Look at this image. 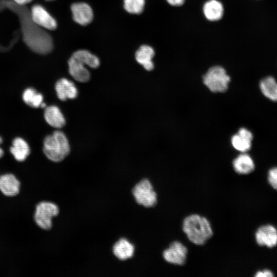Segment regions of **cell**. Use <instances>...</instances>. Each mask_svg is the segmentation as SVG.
I'll return each instance as SVG.
<instances>
[{
    "label": "cell",
    "instance_id": "4fadbf2b",
    "mask_svg": "<svg viewBox=\"0 0 277 277\" xmlns=\"http://www.w3.org/2000/svg\"><path fill=\"white\" fill-rule=\"evenodd\" d=\"M134 246L125 238L120 239L112 247L113 254L121 261H125L131 258L134 255Z\"/></svg>",
    "mask_w": 277,
    "mask_h": 277
},
{
    "label": "cell",
    "instance_id": "d4e9b609",
    "mask_svg": "<svg viewBox=\"0 0 277 277\" xmlns=\"http://www.w3.org/2000/svg\"><path fill=\"white\" fill-rule=\"evenodd\" d=\"M255 276L256 277H271L273 276V274L270 271L265 270L258 272Z\"/></svg>",
    "mask_w": 277,
    "mask_h": 277
},
{
    "label": "cell",
    "instance_id": "8992f818",
    "mask_svg": "<svg viewBox=\"0 0 277 277\" xmlns=\"http://www.w3.org/2000/svg\"><path fill=\"white\" fill-rule=\"evenodd\" d=\"M187 254V247L181 242L175 241L163 251L162 255L168 263L181 266L186 263Z\"/></svg>",
    "mask_w": 277,
    "mask_h": 277
},
{
    "label": "cell",
    "instance_id": "3957f363",
    "mask_svg": "<svg viewBox=\"0 0 277 277\" xmlns=\"http://www.w3.org/2000/svg\"><path fill=\"white\" fill-rule=\"evenodd\" d=\"M230 77L222 66L210 67L203 77L204 84L213 92H224L228 88Z\"/></svg>",
    "mask_w": 277,
    "mask_h": 277
},
{
    "label": "cell",
    "instance_id": "7402d4cb",
    "mask_svg": "<svg viewBox=\"0 0 277 277\" xmlns=\"http://www.w3.org/2000/svg\"><path fill=\"white\" fill-rule=\"evenodd\" d=\"M22 98L25 103L33 108L40 107L43 102V95L32 88L26 89L23 93Z\"/></svg>",
    "mask_w": 277,
    "mask_h": 277
},
{
    "label": "cell",
    "instance_id": "9a60e30c",
    "mask_svg": "<svg viewBox=\"0 0 277 277\" xmlns=\"http://www.w3.org/2000/svg\"><path fill=\"white\" fill-rule=\"evenodd\" d=\"M205 18L211 22H216L223 16L224 9L222 3L218 0H208L203 7Z\"/></svg>",
    "mask_w": 277,
    "mask_h": 277
},
{
    "label": "cell",
    "instance_id": "8fae6325",
    "mask_svg": "<svg viewBox=\"0 0 277 277\" xmlns=\"http://www.w3.org/2000/svg\"><path fill=\"white\" fill-rule=\"evenodd\" d=\"M55 89L58 98L63 101L68 99H74L78 94L74 84L66 78H62L56 83Z\"/></svg>",
    "mask_w": 277,
    "mask_h": 277
},
{
    "label": "cell",
    "instance_id": "6da1fadb",
    "mask_svg": "<svg viewBox=\"0 0 277 277\" xmlns=\"http://www.w3.org/2000/svg\"><path fill=\"white\" fill-rule=\"evenodd\" d=\"M182 229L188 239L196 245H204L213 233L209 221L197 214L189 215L184 219Z\"/></svg>",
    "mask_w": 277,
    "mask_h": 277
},
{
    "label": "cell",
    "instance_id": "52a82bcc",
    "mask_svg": "<svg viewBox=\"0 0 277 277\" xmlns=\"http://www.w3.org/2000/svg\"><path fill=\"white\" fill-rule=\"evenodd\" d=\"M31 14L33 21L38 26L50 30L56 28V21L42 6H33Z\"/></svg>",
    "mask_w": 277,
    "mask_h": 277
},
{
    "label": "cell",
    "instance_id": "ba28073f",
    "mask_svg": "<svg viewBox=\"0 0 277 277\" xmlns=\"http://www.w3.org/2000/svg\"><path fill=\"white\" fill-rule=\"evenodd\" d=\"M73 20L77 24L85 26L91 22L93 13L91 7L85 3H75L71 6Z\"/></svg>",
    "mask_w": 277,
    "mask_h": 277
},
{
    "label": "cell",
    "instance_id": "9c48e42d",
    "mask_svg": "<svg viewBox=\"0 0 277 277\" xmlns=\"http://www.w3.org/2000/svg\"><path fill=\"white\" fill-rule=\"evenodd\" d=\"M255 239L260 246L273 247L277 244V230L270 225L262 226L256 231Z\"/></svg>",
    "mask_w": 277,
    "mask_h": 277
},
{
    "label": "cell",
    "instance_id": "e0dca14e",
    "mask_svg": "<svg viewBox=\"0 0 277 277\" xmlns=\"http://www.w3.org/2000/svg\"><path fill=\"white\" fill-rule=\"evenodd\" d=\"M46 122L52 127L60 129L66 124V120L60 108L55 105L46 107L44 111Z\"/></svg>",
    "mask_w": 277,
    "mask_h": 277
},
{
    "label": "cell",
    "instance_id": "cb8c5ba5",
    "mask_svg": "<svg viewBox=\"0 0 277 277\" xmlns=\"http://www.w3.org/2000/svg\"><path fill=\"white\" fill-rule=\"evenodd\" d=\"M268 180L271 186L277 190V167L269 170L268 175Z\"/></svg>",
    "mask_w": 277,
    "mask_h": 277
},
{
    "label": "cell",
    "instance_id": "30bf717a",
    "mask_svg": "<svg viewBox=\"0 0 277 277\" xmlns=\"http://www.w3.org/2000/svg\"><path fill=\"white\" fill-rule=\"evenodd\" d=\"M253 134L245 128H241L236 134L233 135L231 142L233 148L242 152H246L250 149Z\"/></svg>",
    "mask_w": 277,
    "mask_h": 277
},
{
    "label": "cell",
    "instance_id": "f1b7e54d",
    "mask_svg": "<svg viewBox=\"0 0 277 277\" xmlns=\"http://www.w3.org/2000/svg\"><path fill=\"white\" fill-rule=\"evenodd\" d=\"M40 107H41L42 108H45L46 107V105L45 103H44V102H43L41 105V106Z\"/></svg>",
    "mask_w": 277,
    "mask_h": 277
},
{
    "label": "cell",
    "instance_id": "603a6c76",
    "mask_svg": "<svg viewBox=\"0 0 277 277\" xmlns=\"http://www.w3.org/2000/svg\"><path fill=\"white\" fill-rule=\"evenodd\" d=\"M145 0H124V7L131 14H140L144 10Z\"/></svg>",
    "mask_w": 277,
    "mask_h": 277
},
{
    "label": "cell",
    "instance_id": "484cf974",
    "mask_svg": "<svg viewBox=\"0 0 277 277\" xmlns=\"http://www.w3.org/2000/svg\"><path fill=\"white\" fill-rule=\"evenodd\" d=\"M166 1L172 6L179 7L185 3V0H166Z\"/></svg>",
    "mask_w": 277,
    "mask_h": 277
},
{
    "label": "cell",
    "instance_id": "7a4b0ae2",
    "mask_svg": "<svg viewBox=\"0 0 277 277\" xmlns=\"http://www.w3.org/2000/svg\"><path fill=\"white\" fill-rule=\"evenodd\" d=\"M43 151L46 157L53 162H60L69 154L70 147L65 133L56 130L47 136L43 143Z\"/></svg>",
    "mask_w": 277,
    "mask_h": 277
},
{
    "label": "cell",
    "instance_id": "277c9868",
    "mask_svg": "<svg viewBox=\"0 0 277 277\" xmlns=\"http://www.w3.org/2000/svg\"><path fill=\"white\" fill-rule=\"evenodd\" d=\"M132 194L136 203L144 207H153L157 203V194L147 179H143L136 183L132 189Z\"/></svg>",
    "mask_w": 277,
    "mask_h": 277
},
{
    "label": "cell",
    "instance_id": "83f0119b",
    "mask_svg": "<svg viewBox=\"0 0 277 277\" xmlns=\"http://www.w3.org/2000/svg\"><path fill=\"white\" fill-rule=\"evenodd\" d=\"M3 142V139L0 136V144ZM4 155V151L3 149L0 147V158H1Z\"/></svg>",
    "mask_w": 277,
    "mask_h": 277
},
{
    "label": "cell",
    "instance_id": "7c38bea8",
    "mask_svg": "<svg viewBox=\"0 0 277 277\" xmlns=\"http://www.w3.org/2000/svg\"><path fill=\"white\" fill-rule=\"evenodd\" d=\"M20 182L12 174L0 176V191L6 196H14L18 194Z\"/></svg>",
    "mask_w": 277,
    "mask_h": 277
},
{
    "label": "cell",
    "instance_id": "5bb4252c",
    "mask_svg": "<svg viewBox=\"0 0 277 277\" xmlns=\"http://www.w3.org/2000/svg\"><path fill=\"white\" fill-rule=\"evenodd\" d=\"M68 64L69 73L75 80L85 83L90 80V72L84 64L72 56L68 60Z\"/></svg>",
    "mask_w": 277,
    "mask_h": 277
},
{
    "label": "cell",
    "instance_id": "ac0fdd59",
    "mask_svg": "<svg viewBox=\"0 0 277 277\" xmlns=\"http://www.w3.org/2000/svg\"><path fill=\"white\" fill-rule=\"evenodd\" d=\"M234 171L240 174H247L254 169V163L251 157L245 152L239 155L232 162Z\"/></svg>",
    "mask_w": 277,
    "mask_h": 277
},
{
    "label": "cell",
    "instance_id": "44dd1931",
    "mask_svg": "<svg viewBox=\"0 0 277 277\" xmlns=\"http://www.w3.org/2000/svg\"><path fill=\"white\" fill-rule=\"evenodd\" d=\"M72 56L92 68H97L100 64L98 57L86 50H77L73 53Z\"/></svg>",
    "mask_w": 277,
    "mask_h": 277
},
{
    "label": "cell",
    "instance_id": "d6986e66",
    "mask_svg": "<svg viewBox=\"0 0 277 277\" xmlns=\"http://www.w3.org/2000/svg\"><path fill=\"white\" fill-rule=\"evenodd\" d=\"M28 144L22 137H17L12 141L10 151L14 159L18 162H23L30 154Z\"/></svg>",
    "mask_w": 277,
    "mask_h": 277
},
{
    "label": "cell",
    "instance_id": "ffe728a7",
    "mask_svg": "<svg viewBox=\"0 0 277 277\" xmlns=\"http://www.w3.org/2000/svg\"><path fill=\"white\" fill-rule=\"evenodd\" d=\"M259 86L262 93L266 97L277 102V82L273 77H264L260 81Z\"/></svg>",
    "mask_w": 277,
    "mask_h": 277
},
{
    "label": "cell",
    "instance_id": "2e32d148",
    "mask_svg": "<svg viewBox=\"0 0 277 277\" xmlns=\"http://www.w3.org/2000/svg\"><path fill=\"white\" fill-rule=\"evenodd\" d=\"M155 54L153 48L149 45H143L140 47L135 53V60L147 71L154 68L152 58Z\"/></svg>",
    "mask_w": 277,
    "mask_h": 277
},
{
    "label": "cell",
    "instance_id": "4316f807",
    "mask_svg": "<svg viewBox=\"0 0 277 277\" xmlns=\"http://www.w3.org/2000/svg\"><path fill=\"white\" fill-rule=\"evenodd\" d=\"M33 0H14L15 2L19 5H25L32 2Z\"/></svg>",
    "mask_w": 277,
    "mask_h": 277
},
{
    "label": "cell",
    "instance_id": "5b68a950",
    "mask_svg": "<svg viewBox=\"0 0 277 277\" xmlns=\"http://www.w3.org/2000/svg\"><path fill=\"white\" fill-rule=\"evenodd\" d=\"M60 212L58 206L51 202L43 201L36 206L34 215L37 225L44 230H49L52 227V220Z\"/></svg>",
    "mask_w": 277,
    "mask_h": 277
},
{
    "label": "cell",
    "instance_id": "f546056e",
    "mask_svg": "<svg viewBox=\"0 0 277 277\" xmlns=\"http://www.w3.org/2000/svg\"><path fill=\"white\" fill-rule=\"evenodd\" d=\"M46 1H53V0H46Z\"/></svg>",
    "mask_w": 277,
    "mask_h": 277
}]
</instances>
